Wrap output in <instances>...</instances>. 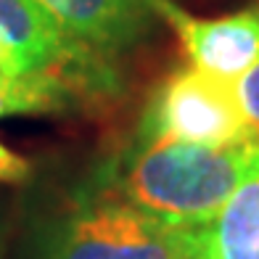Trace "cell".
<instances>
[{
    "mask_svg": "<svg viewBox=\"0 0 259 259\" xmlns=\"http://www.w3.org/2000/svg\"><path fill=\"white\" fill-rule=\"evenodd\" d=\"M259 159V143H146L116 178V196L169 225L201 228Z\"/></svg>",
    "mask_w": 259,
    "mask_h": 259,
    "instance_id": "cell-1",
    "label": "cell"
},
{
    "mask_svg": "<svg viewBox=\"0 0 259 259\" xmlns=\"http://www.w3.org/2000/svg\"><path fill=\"white\" fill-rule=\"evenodd\" d=\"M37 259H198V228L169 225L124 198H96L53 222Z\"/></svg>",
    "mask_w": 259,
    "mask_h": 259,
    "instance_id": "cell-2",
    "label": "cell"
},
{
    "mask_svg": "<svg viewBox=\"0 0 259 259\" xmlns=\"http://www.w3.org/2000/svg\"><path fill=\"white\" fill-rule=\"evenodd\" d=\"M146 143H196V146H238L251 143L235 85L217 79L196 66L180 69L154 93L138 146Z\"/></svg>",
    "mask_w": 259,
    "mask_h": 259,
    "instance_id": "cell-3",
    "label": "cell"
},
{
    "mask_svg": "<svg viewBox=\"0 0 259 259\" xmlns=\"http://www.w3.org/2000/svg\"><path fill=\"white\" fill-rule=\"evenodd\" d=\"M0 34L29 72L64 79L79 96L111 93L116 85L109 58L66 34L34 0H0Z\"/></svg>",
    "mask_w": 259,
    "mask_h": 259,
    "instance_id": "cell-4",
    "label": "cell"
},
{
    "mask_svg": "<svg viewBox=\"0 0 259 259\" xmlns=\"http://www.w3.org/2000/svg\"><path fill=\"white\" fill-rule=\"evenodd\" d=\"M154 14L175 29L191 66L235 85L259 61V3L238 14L198 19L172 0H148Z\"/></svg>",
    "mask_w": 259,
    "mask_h": 259,
    "instance_id": "cell-5",
    "label": "cell"
},
{
    "mask_svg": "<svg viewBox=\"0 0 259 259\" xmlns=\"http://www.w3.org/2000/svg\"><path fill=\"white\" fill-rule=\"evenodd\" d=\"M66 34L101 56H114L140 42L151 29L148 0H34Z\"/></svg>",
    "mask_w": 259,
    "mask_h": 259,
    "instance_id": "cell-6",
    "label": "cell"
},
{
    "mask_svg": "<svg viewBox=\"0 0 259 259\" xmlns=\"http://www.w3.org/2000/svg\"><path fill=\"white\" fill-rule=\"evenodd\" d=\"M198 259H259V159L222 209L198 228Z\"/></svg>",
    "mask_w": 259,
    "mask_h": 259,
    "instance_id": "cell-7",
    "label": "cell"
},
{
    "mask_svg": "<svg viewBox=\"0 0 259 259\" xmlns=\"http://www.w3.org/2000/svg\"><path fill=\"white\" fill-rule=\"evenodd\" d=\"M79 93L66 85L64 79L40 74V72H21L8 74L0 72V119L16 114H48L64 111L72 106Z\"/></svg>",
    "mask_w": 259,
    "mask_h": 259,
    "instance_id": "cell-8",
    "label": "cell"
},
{
    "mask_svg": "<svg viewBox=\"0 0 259 259\" xmlns=\"http://www.w3.org/2000/svg\"><path fill=\"white\" fill-rule=\"evenodd\" d=\"M235 98L241 103L243 119L249 124L251 140L259 143V61L235 82Z\"/></svg>",
    "mask_w": 259,
    "mask_h": 259,
    "instance_id": "cell-9",
    "label": "cell"
},
{
    "mask_svg": "<svg viewBox=\"0 0 259 259\" xmlns=\"http://www.w3.org/2000/svg\"><path fill=\"white\" fill-rule=\"evenodd\" d=\"M29 164L16 151L0 143V183H24L29 178Z\"/></svg>",
    "mask_w": 259,
    "mask_h": 259,
    "instance_id": "cell-10",
    "label": "cell"
},
{
    "mask_svg": "<svg viewBox=\"0 0 259 259\" xmlns=\"http://www.w3.org/2000/svg\"><path fill=\"white\" fill-rule=\"evenodd\" d=\"M0 72H8V74H21V72H29L24 58L16 53V48L11 45L3 34H0Z\"/></svg>",
    "mask_w": 259,
    "mask_h": 259,
    "instance_id": "cell-11",
    "label": "cell"
}]
</instances>
